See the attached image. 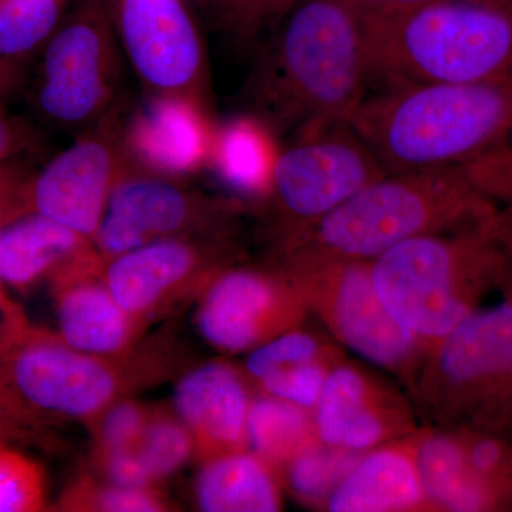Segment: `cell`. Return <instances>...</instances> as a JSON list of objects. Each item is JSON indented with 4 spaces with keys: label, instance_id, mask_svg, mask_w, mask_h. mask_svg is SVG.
<instances>
[{
    "label": "cell",
    "instance_id": "cell-24",
    "mask_svg": "<svg viewBox=\"0 0 512 512\" xmlns=\"http://www.w3.org/2000/svg\"><path fill=\"white\" fill-rule=\"evenodd\" d=\"M390 387L375 373L343 360L330 373L312 410L318 439L340 447L350 424Z\"/></svg>",
    "mask_w": 512,
    "mask_h": 512
},
{
    "label": "cell",
    "instance_id": "cell-27",
    "mask_svg": "<svg viewBox=\"0 0 512 512\" xmlns=\"http://www.w3.org/2000/svg\"><path fill=\"white\" fill-rule=\"evenodd\" d=\"M60 19V0H0V60L15 63L46 42Z\"/></svg>",
    "mask_w": 512,
    "mask_h": 512
},
{
    "label": "cell",
    "instance_id": "cell-41",
    "mask_svg": "<svg viewBox=\"0 0 512 512\" xmlns=\"http://www.w3.org/2000/svg\"><path fill=\"white\" fill-rule=\"evenodd\" d=\"M468 2L494 3V5H511L512 0H468Z\"/></svg>",
    "mask_w": 512,
    "mask_h": 512
},
{
    "label": "cell",
    "instance_id": "cell-32",
    "mask_svg": "<svg viewBox=\"0 0 512 512\" xmlns=\"http://www.w3.org/2000/svg\"><path fill=\"white\" fill-rule=\"evenodd\" d=\"M468 178L498 205L512 204V131L483 156L464 165Z\"/></svg>",
    "mask_w": 512,
    "mask_h": 512
},
{
    "label": "cell",
    "instance_id": "cell-3",
    "mask_svg": "<svg viewBox=\"0 0 512 512\" xmlns=\"http://www.w3.org/2000/svg\"><path fill=\"white\" fill-rule=\"evenodd\" d=\"M494 218L409 239L372 261L383 305L430 350L480 309L488 293L507 284L508 261Z\"/></svg>",
    "mask_w": 512,
    "mask_h": 512
},
{
    "label": "cell",
    "instance_id": "cell-31",
    "mask_svg": "<svg viewBox=\"0 0 512 512\" xmlns=\"http://www.w3.org/2000/svg\"><path fill=\"white\" fill-rule=\"evenodd\" d=\"M148 414H150V407L128 396L107 407L90 424L94 440V456L138 448Z\"/></svg>",
    "mask_w": 512,
    "mask_h": 512
},
{
    "label": "cell",
    "instance_id": "cell-1",
    "mask_svg": "<svg viewBox=\"0 0 512 512\" xmlns=\"http://www.w3.org/2000/svg\"><path fill=\"white\" fill-rule=\"evenodd\" d=\"M365 16L345 0H291L251 80L254 116L292 137L349 123L373 89Z\"/></svg>",
    "mask_w": 512,
    "mask_h": 512
},
{
    "label": "cell",
    "instance_id": "cell-26",
    "mask_svg": "<svg viewBox=\"0 0 512 512\" xmlns=\"http://www.w3.org/2000/svg\"><path fill=\"white\" fill-rule=\"evenodd\" d=\"M320 360H345V355L325 336L308 332L301 326L252 349L245 362L244 373L254 386L275 373L302 369Z\"/></svg>",
    "mask_w": 512,
    "mask_h": 512
},
{
    "label": "cell",
    "instance_id": "cell-2",
    "mask_svg": "<svg viewBox=\"0 0 512 512\" xmlns=\"http://www.w3.org/2000/svg\"><path fill=\"white\" fill-rule=\"evenodd\" d=\"M348 124L387 173L464 167L511 133L512 80L382 86Z\"/></svg>",
    "mask_w": 512,
    "mask_h": 512
},
{
    "label": "cell",
    "instance_id": "cell-5",
    "mask_svg": "<svg viewBox=\"0 0 512 512\" xmlns=\"http://www.w3.org/2000/svg\"><path fill=\"white\" fill-rule=\"evenodd\" d=\"M498 208L461 167L389 173L281 249L305 247L373 261L409 239L483 224Z\"/></svg>",
    "mask_w": 512,
    "mask_h": 512
},
{
    "label": "cell",
    "instance_id": "cell-16",
    "mask_svg": "<svg viewBox=\"0 0 512 512\" xmlns=\"http://www.w3.org/2000/svg\"><path fill=\"white\" fill-rule=\"evenodd\" d=\"M215 130L201 101L156 94L124 128L131 163L164 178L185 177L210 163Z\"/></svg>",
    "mask_w": 512,
    "mask_h": 512
},
{
    "label": "cell",
    "instance_id": "cell-6",
    "mask_svg": "<svg viewBox=\"0 0 512 512\" xmlns=\"http://www.w3.org/2000/svg\"><path fill=\"white\" fill-rule=\"evenodd\" d=\"M409 394L426 426L512 440V296L431 348Z\"/></svg>",
    "mask_w": 512,
    "mask_h": 512
},
{
    "label": "cell",
    "instance_id": "cell-35",
    "mask_svg": "<svg viewBox=\"0 0 512 512\" xmlns=\"http://www.w3.org/2000/svg\"><path fill=\"white\" fill-rule=\"evenodd\" d=\"M29 183L16 168L0 164V228L29 214Z\"/></svg>",
    "mask_w": 512,
    "mask_h": 512
},
{
    "label": "cell",
    "instance_id": "cell-23",
    "mask_svg": "<svg viewBox=\"0 0 512 512\" xmlns=\"http://www.w3.org/2000/svg\"><path fill=\"white\" fill-rule=\"evenodd\" d=\"M316 440L312 410L269 394L254 396L248 417V450L276 473Z\"/></svg>",
    "mask_w": 512,
    "mask_h": 512
},
{
    "label": "cell",
    "instance_id": "cell-37",
    "mask_svg": "<svg viewBox=\"0 0 512 512\" xmlns=\"http://www.w3.org/2000/svg\"><path fill=\"white\" fill-rule=\"evenodd\" d=\"M32 140L28 127L0 113V164L28 148Z\"/></svg>",
    "mask_w": 512,
    "mask_h": 512
},
{
    "label": "cell",
    "instance_id": "cell-28",
    "mask_svg": "<svg viewBox=\"0 0 512 512\" xmlns=\"http://www.w3.org/2000/svg\"><path fill=\"white\" fill-rule=\"evenodd\" d=\"M138 453L158 484L178 473L195 456L194 439L177 413L154 407L148 414Z\"/></svg>",
    "mask_w": 512,
    "mask_h": 512
},
{
    "label": "cell",
    "instance_id": "cell-18",
    "mask_svg": "<svg viewBox=\"0 0 512 512\" xmlns=\"http://www.w3.org/2000/svg\"><path fill=\"white\" fill-rule=\"evenodd\" d=\"M106 259L94 256L52 285L57 336L70 348L100 357H124L136 348L146 326L128 315L103 278Z\"/></svg>",
    "mask_w": 512,
    "mask_h": 512
},
{
    "label": "cell",
    "instance_id": "cell-43",
    "mask_svg": "<svg viewBox=\"0 0 512 512\" xmlns=\"http://www.w3.org/2000/svg\"><path fill=\"white\" fill-rule=\"evenodd\" d=\"M274 3V6H279V9L284 8L286 0H271Z\"/></svg>",
    "mask_w": 512,
    "mask_h": 512
},
{
    "label": "cell",
    "instance_id": "cell-14",
    "mask_svg": "<svg viewBox=\"0 0 512 512\" xmlns=\"http://www.w3.org/2000/svg\"><path fill=\"white\" fill-rule=\"evenodd\" d=\"M220 248L185 238L150 242L107 259L103 278L121 308L147 326L221 271Z\"/></svg>",
    "mask_w": 512,
    "mask_h": 512
},
{
    "label": "cell",
    "instance_id": "cell-4",
    "mask_svg": "<svg viewBox=\"0 0 512 512\" xmlns=\"http://www.w3.org/2000/svg\"><path fill=\"white\" fill-rule=\"evenodd\" d=\"M373 89L512 80V6L426 0L367 19Z\"/></svg>",
    "mask_w": 512,
    "mask_h": 512
},
{
    "label": "cell",
    "instance_id": "cell-25",
    "mask_svg": "<svg viewBox=\"0 0 512 512\" xmlns=\"http://www.w3.org/2000/svg\"><path fill=\"white\" fill-rule=\"evenodd\" d=\"M362 456L316 440L281 467L279 480L299 503L325 511L330 495Z\"/></svg>",
    "mask_w": 512,
    "mask_h": 512
},
{
    "label": "cell",
    "instance_id": "cell-22",
    "mask_svg": "<svg viewBox=\"0 0 512 512\" xmlns=\"http://www.w3.org/2000/svg\"><path fill=\"white\" fill-rule=\"evenodd\" d=\"M278 156L274 130L252 114L215 130L210 163L231 190L264 198L271 191Z\"/></svg>",
    "mask_w": 512,
    "mask_h": 512
},
{
    "label": "cell",
    "instance_id": "cell-20",
    "mask_svg": "<svg viewBox=\"0 0 512 512\" xmlns=\"http://www.w3.org/2000/svg\"><path fill=\"white\" fill-rule=\"evenodd\" d=\"M99 255L93 241L36 212L0 228V281L26 293Z\"/></svg>",
    "mask_w": 512,
    "mask_h": 512
},
{
    "label": "cell",
    "instance_id": "cell-42",
    "mask_svg": "<svg viewBox=\"0 0 512 512\" xmlns=\"http://www.w3.org/2000/svg\"><path fill=\"white\" fill-rule=\"evenodd\" d=\"M0 441H9V443H12V441H15L12 439V437L8 436V434L3 433L2 430H0Z\"/></svg>",
    "mask_w": 512,
    "mask_h": 512
},
{
    "label": "cell",
    "instance_id": "cell-30",
    "mask_svg": "<svg viewBox=\"0 0 512 512\" xmlns=\"http://www.w3.org/2000/svg\"><path fill=\"white\" fill-rule=\"evenodd\" d=\"M46 478L35 460L0 441V512L46 510Z\"/></svg>",
    "mask_w": 512,
    "mask_h": 512
},
{
    "label": "cell",
    "instance_id": "cell-8",
    "mask_svg": "<svg viewBox=\"0 0 512 512\" xmlns=\"http://www.w3.org/2000/svg\"><path fill=\"white\" fill-rule=\"evenodd\" d=\"M0 369L47 424L76 420L87 426L156 373L151 360H136L133 353L111 359L79 352L35 325L0 352Z\"/></svg>",
    "mask_w": 512,
    "mask_h": 512
},
{
    "label": "cell",
    "instance_id": "cell-9",
    "mask_svg": "<svg viewBox=\"0 0 512 512\" xmlns=\"http://www.w3.org/2000/svg\"><path fill=\"white\" fill-rule=\"evenodd\" d=\"M386 174L349 124L292 137L279 151L268 195L279 217L281 247Z\"/></svg>",
    "mask_w": 512,
    "mask_h": 512
},
{
    "label": "cell",
    "instance_id": "cell-33",
    "mask_svg": "<svg viewBox=\"0 0 512 512\" xmlns=\"http://www.w3.org/2000/svg\"><path fill=\"white\" fill-rule=\"evenodd\" d=\"M47 424L26 406L13 389L8 377L0 369V430L15 441L33 440L40 436Z\"/></svg>",
    "mask_w": 512,
    "mask_h": 512
},
{
    "label": "cell",
    "instance_id": "cell-15",
    "mask_svg": "<svg viewBox=\"0 0 512 512\" xmlns=\"http://www.w3.org/2000/svg\"><path fill=\"white\" fill-rule=\"evenodd\" d=\"M117 19L124 50L148 89L200 100L201 40L180 0H120Z\"/></svg>",
    "mask_w": 512,
    "mask_h": 512
},
{
    "label": "cell",
    "instance_id": "cell-13",
    "mask_svg": "<svg viewBox=\"0 0 512 512\" xmlns=\"http://www.w3.org/2000/svg\"><path fill=\"white\" fill-rule=\"evenodd\" d=\"M222 208L131 163L111 192L93 245L104 259L161 239L194 237L218 220Z\"/></svg>",
    "mask_w": 512,
    "mask_h": 512
},
{
    "label": "cell",
    "instance_id": "cell-39",
    "mask_svg": "<svg viewBox=\"0 0 512 512\" xmlns=\"http://www.w3.org/2000/svg\"><path fill=\"white\" fill-rule=\"evenodd\" d=\"M494 229L508 261V279L503 293L512 296V204L498 208L494 218Z\"/></svg>",
    "mask_w": 512,
    "mask_h": 512
},
{
    "label": "cell",
    "instance_id": "cell-17",
    "mask_svg": "<svg viewBox=\"0 0 512 512\" xmlns=\"http://www.w3.org/2000/svg\"><path fill=\"white\" fill-rule=\"evenodd\" d=\"M247 375L227 362L192 369L175 387V413L190 430L201 463L248 450L254 394Z\"/></svg>",
    "mask_w": 512,
    "mask_h": 512
},
{
    "label": "cell",
    "instance_id": "cell-36",
    "mask_svg": "<svg viewBox=\"0 0 512 512\" xmlns=\"http://www.w3.org/2000/svg\"><path fill=\"white\" fill-rule=\"evenodd\" d=\"M32 325L19 303L6 292V285L0 281V352L23 330Z\"/></svg>",
    "mask_w": 512,
    "mask_h": 512
},
{
    "label": "cell",
    "instance_id": "cell-34",
    "mask_svg": "<svg viewBox=\"0 0 512 512\" xmlns=\"http://www.w3.org/2000/svg\"><path fill=\"white\" fill-rule=\"evenodd\" d=\"M94 463L101 476L109 483L124 487L157 488L156 481L138 453V448L94 456Z\"/></svg>",
    "mask_w": 512,
    "mask_h": 512
},
{
    "label": "cell",
    "instance_id": "cell-38",
    "mask_svg": "<svg viewBox=\"0 0 512 512\" xmlns=\"http://www.w3.org/2000/svg\"><path fill=\"white\" fill-rule=\"evenodd\" d=\"M365 18H380L413 8L426 0H345Z\"/></svg>",
    "mask_w": 512,
    "mask_h": 512
},
{
    "label": "cell",
    "instance_id": "cell-12",
    "mask_svg": "<svg viewBox=\"0 0 512 512\" xmlns=\"http://www.w3.org/2000/svg\"><path fill=\"white\" fill-rule=\"evenodd\" d=\"M308 313L302 296L278 269L227 268L201 292L195 322L212 348L239 353L301 328Z\"/></svg>",
    "mask_w": 512,
    "mask_h": 512
},
{
    "label": "cell",
    "instance_id": "cell-7",
    "mask_svg": "<svg viewBox=\"0 0 512 512\" xmlns=\"http://www.w3.org/2000/svg\"><path fill=\"white\" fill-rule=\"evenodd\" d=\"M278 271L340 345L392 373L410 390L430 349L383 305L372 261L289 247L281 249Z\"/></svg>",
    "mask_w": 512,
    "mask_h": 512
},
{
    "label": "cell",
    "instance_id": "cell-29",
    "mask_svg": "<svg viewBox=\"0 0 512 512\" xmlns=\"http://www.w3.org/2000/svg\"><path fill=\"white\" fill-rule=\"evenodd\" d=\"M64 511L158 512L168 511L157 488L124 487L82 478L70 485L60 498Z\"/></svg>",
    "mask_w": 512,
    "mask_h": 512
},
{
    "label": "cell",
    "instance_id": "cell-10",
    "mask_svg": "<svg viewBox=\"0 0 512 512\" xmlns=\"http://www.w3.org/2000/svg\"><path fill=\"white\" fill-rule=\"evenodd\" d=\"M119 72V56L103 10L84 8L47 43L37 106L57 126L96 124L113 109Z\"/></svg>",
    "mask_w": 512,
    "mask_h": 512
},
{
    "label": "cell",
    "instance_id": "cell-11",
    "mask_svg": "<svg viewBox=\"0 0 512 512\" xmlns=\"http://www.w3.org/2000/svg\"><path fill=\"white\" fill-rule=\"evenodd\" d=\"M130 165L124 126L119 113L111 109L76 143L57 154L42 173L30 178V212L93 241L111 192Z\"/></svg>",
    "mask_w": 512,
    "mask_h": 512
},
{
    "label": "cell",
    "instance_id": "cell-21",
    "mask_svg": "<svg viewBox=\"0 0 512 512\" xmlns=\"http://www.w3.org/2000/svg\"><path fill=\"white\" fill-rule=\"evenodd\" d=\"M195 500L205 512H276L282 510L278 473L252 451L202 463Z\"/></svg>",
    "mask_w": 512,
    "mask_h": 512
},
{
    "label": "cell",
    "instance_id": "cell-40",
    "mask_svg": "<svg viewBox=\"0 0 512 512\" xmlns=\"http://www.w3.org/2000/svg\"><path fill=\"white\" fill-rule=\"evenodd\" d=\"M18 66L15 63L0 60V96L8 92L10 87L18 80Z\"/></svg>",
    "mask_w": 512,
    "mask_h": 512
},
{
    "label": "cell",
    "instance_id": "cell-19",
    "mask_svg": "<svg viewBox=\"0 0 512 512\" xmlns=\"http://www.w3.org/2000/svg\"><path fill=\"white\" fill-rule=\"evenodd\" d=\"M416 433L363 454L330 495L325 511L434 512L421 483Z\"/></svg>",
    "mask_w": 512,
    "mask_h": 512
}]
</instances>
